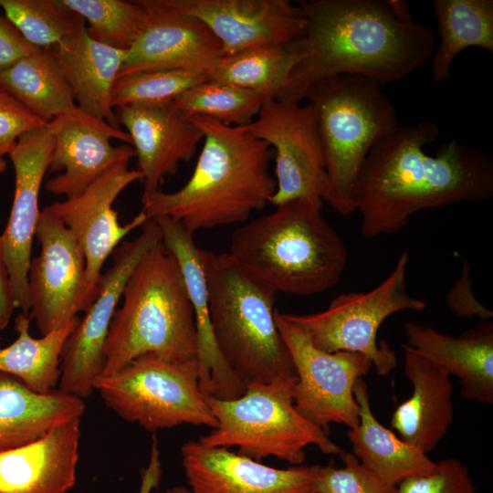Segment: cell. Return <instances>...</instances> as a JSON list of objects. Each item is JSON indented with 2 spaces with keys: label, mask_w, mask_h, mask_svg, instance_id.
<instances>
[{
  "label": "cell",
  "mask_w": 493,
  "mask_h": 493,
  "mask_svg": "<svg viewBox=\"0 0 493 493\" xmlns=\"http://www.w3.org/2000/svg\"><path fill=\"white\" fill-rule=\"evenodd\" d=\"M201 20L222 46L224 56L266 46H288L301 37L306 16L288 0H162Z\"/></svg>",
  "instance_id": "cell-17"
},
{
  "label": "cell",
  "mask_w": 493,
  "mask_h": 493,
  "mask_svg": "<svg viewBox=\"0 0 493 493\" xmlns=\"http://www.w3.org/2000/svg\"><path fill=\"white\" fill-rule=\"evenodd\" d=\"M30 320L29 315L23 312L16 317L17 337L10 345L0 349V372L20 379L37 393H47L58 383L61 351L79 318H72L40 338L30 335Z\"/></svg>",
  "instance_id": "cell-31"
},
{
  "label": "cell",
  "mask_w": 493,
  "mask_h": 493,
  "mask_svg": "<svg viewBox=\"0 0 493 493\" xmlns=\"http://www.w3.org/2000/svg\"><path fill=\"white\" fill-rule=\"evenodd\" d=\"M94 390L119 416L147 431L184 424L217 425L200 386L198 360L172 362L142 355L115 373L100 376Z\"/></svg>",
  "instance_id": "cell-9"
},
{
  "label": "cell",
  "mask_w": 493,
  "mask_h": 493,
  "mask_svg": "<svg viewBox=\"0 0 493 493\" xmlns=\"http://www.w3.org/2000/svg\"><path fill=\"white\" fill-rule=\"evenodd\" d=\"M297 40L288 46L259 47L223 56L205 73L206 78L256 92L265 100L276 99L302 58Z\"/></svg>",
  "instance_id": "cell-32"
},
{
  "label": "cell",
  "mask_w": 493,
  "mask_h": 493,
  "mask_svg": "<svg viewBox=\"0 0 493 493\" xmlns=\"http://www.w3.org/2000/svg\"><path fill=\"white\" fill-rule=\"evenodd\" d=\"M322 204L296 200L242 224L226 253L276 293L310 296L330 289L343 274L348 251L324 218Z\"/></svg>",
  "instance_id": "cell-4"
},
{
  "label": "cell",
  "mask_w": 493,
  "mask_h": 493,
  "mask_svg": "<svg viewBox=\"0 0 493 493\" xmlns=\"http://www.w3.org/2000/svg\"><path fill=\"white\" fill-rule=\"evenodd\" d=\"M192 493H315L320 466L276 468L231 452L189 441L181 447Z\"/></svg>",
  "instance_id": "cell-21"
},
{
  "label": "cell",
  "mask_w": 493,
  "mask_h": 493,
  "mask_svg": "<svg viewBox=\"0 0 493 493\" xmlns=\"http://www.w3.org/2000/svg\"><path fill=\"white\" fill-rule=\"evenodd\" d=\"M80 419L0 452V493H68L77 477Z\"/></svg>",
  "instance_id": "cell-23"
},
{
  "label": "cell",
  "mask_w": 493,
  "mask_h": 493,
  "mask_svg": "<svg viewBox=\"0 0 493 493\" xmlns=\"http://www.w3.org/2000/svg\"><path fill=\"white\" fill-rule=\"evenodd\" d=\"M404 331L408 346L457 378L464 399L486 404L493 403V323L490 320H481L458 337L414 322L405 323Z\"/></svg>",
  "instance_id": "cell-25"
},
{
  "label": "cell",
  "mask_w": 493,
  "mask_h": 493,
  "mask_svg": "<svg viewBox=\"0 0 493 493\" xmlns=\"http://www.w3.org/2000/svg\"><path fill=\"white\" fill-rule=\"evenodd\" d=\"M40 245L28 270L29 318L41 336L83 311L86 261L74 234L45 206L36 228Z\"/></svg>",
  "instance_id": "cell-15"
},
{
  "label": "cell",
  "mask_w": 493,
  "mask_h": 493,
  "mask_svg": "<svg viewBox=\"0 0 493 493\" xmlns=\"http://www.w3.org/2000/svg\"><path fill=\"white\" fill-rule=\"evenodd\" d=\"M275 317L295 367L292 395L296 409L328 434L333 423L355 427L359 405L353 387L372 367L370 359L353 351L320 350L285 313L276 309Z\"/></svg>",
  "instance_id": "cell-11"
},
{
  "label": "cell",
  "mask_w": 493,
  "mask_h": 493,
  "mask_svg": "<svg viewBox=\"0 0 493 493\" xmlns=\"http://www.w3.org/2000/svg\"><path fill=\"white\" fill-rule=\"evenodd\" d=\"M353 393L359 405V424L349 429L347 436L352 446V454L362 465L395 486L406 478L435 472L436 462L375 418L362 377L356 381Z\"/></svg>",
  "instance_id": "cell-28"
},
{
  "label": "cell",
  "mask_w": 493,
  "mask_h": 493,
  "mask_svg": "<svg viewBox=\"0 0 493 493\" xmlns=\"http://www.w3.org/2000/svg\"><path fill=\"white\" fill-rule=\"evenodd\" d=\"M141 1L147 11L146 24L127 50L118 78L146 70L205 74L224 56L218 39L198 18L177 12L162 0Z\"/></svg>",
  "instance_id": "cell-19"
},
{
  "label": "cell",
  "mask_w": 493,
  "mask_h": 493,
  "mask_svg": "<svg viewBox=\"0 0 493 493\" xmlns=\"http://www.w3.org/2000/svg\"><path fill=\"white\" fill-rule=\"evenodd\" d=\"M432 5L440 43L430 58L431 76L443 82L464 49L477 47L493 53V1L434 0Z\"/></svg>",
  "instance_id": "cell-30"
},
{
  "label": "cell",
  "mask_w": 493,
  "mask_h": 493,
  "mask_svg": "<svg viewBox=\"0 0 493 493\" xmlns=\"http://www.w3.org/2000/svg\"><path fill=\"white\" fill-rule=\"evenodd\" d=\"M83 399L60 390L39 393L0 372V452L26 445L52 428L80 419Z\"/></svg>",
  "instance_id": "cell-27"
},
{
  "label": "cell",
  "mask_w": 493,
  "mask_h": 493,
  "mask_svg": "<svg viewBox=\"0 0 493 493\" xmlns=\"http://www.w3.org/2000/svg\"><path fill=\"white\" fill-rule=\"evenodd\" d=\"M408 263L409 253L404 249L389 276L370 291L341 293L319 312L285 314L306 331L318 349L361 353L370 359L378 375L385 376L396 366L397 357L386 341L378 343L380 326L396 312L426 308L425 300L407 292Z\"/></svg>",
  "instance_id": "cell-10"
},
{
  "label": "cell",
  "mask_w": 493,
  "mask_h": 493,
  "mask_svg": "<svg viewBox=\"0 0 493 493\" xmlns=\"http://www.w3.org/2000/svg\"><path fill=\"white\" fill-rule=\"evenodd\" d=\"M163 493H192L191 490L184 486H175L166 489Z\"/></svg>",
  "instance_id": "cell-43"
},
{
  "label": "cell",
  "mask_w": 493,
  "mask_h": 493,
  "mask_svg": "<svg viewBox=\"0 0 493 493\" xmlns=\"http://www.w3.org/2000/svg\"><path fill=\"white\" fill-rule=\"evenodd\" d=\"M114 113L131 137L146 194L159 191L163 179L189 162L203 141L196 125L171 103L121 106Z\"/></svg>",
  "instance_id": "cell-22"
},
{
  "label": "cell",
  "mask_w": 493,
  "mask_h": 493,
  "mask_svg": "<svg viewBox=\"0 0 493 493\" xmlns=\"http://www.w3.org/2000/svg\"><path fill=\"white\" fill-rule=\"evenodd\" d=\"M403 347L404 373L413 393L394 410L391 426L401 439L427 455L453 423V384L450 375L433 361L407 344Z\"/></svg>",
  "instance_id": "cell-24"
},
{
  "label": "cell",
  "mask_w": 493,
  "mask_h": 493,
  "mask_svg": "<svg viewBox=\"0 0 493 493\" xmlns=\"http://www.w3.org/2000/svg\"><path fill=\"white\" fill-rule=\"evenodd\" d=\"M37 48L28 43L5 16L0 15V72Z\"/></svg>",
  "instance_id": "cell-41"
},
{
  "label": "cell",
  "mask_w": 493,
  "mask_h": 493,
  "mask_svg": "<svg viewBox=\"0 0 493 493\" xmlns=\"http://www.w3.org/2000/svg\"><path fill=\"white\" fill-rule=\"evenodd\" d=\"M429 121L398 126L370 150L356 178L352 200L366 238L393 235L421 210L493 196V161L456 139L435 155L425 146L438 137Z\"/></svg>",
  "instance_id": "cell-1"
},
{
  "label": "cell",
  "mask_w": 493,
  "mask_h": 493,
  "mask_svg": "<svg viewBox=\"0 0 493 493\" xmlns=\"http://www.w3.org/2000/svg\"><path fill=\"white\" fill-rule=\"evenodd\" d=\"M52 49L77 107L113 127L121 128L110 97L127 51L91 38L87 33L86 23Z\"/></svg>",
  "instance_id": "cell-26"
},
{
  "label": "cell",
  "mask_w": 493,
  "mask_h": 493,
  "mask_svg": "<svg viewBox=\"0 0 493 493\" xmlns=\"http://www.w3.org/2000/svg\"><path fill=\"white\" fill-rule=\"evenodd\" d=\"M112 318L101 376L153 354L172 362L197 360L194 315L179 266L162 239L131 273Z\"/></svg>",
  "instance_id": "cell-5"
},
{
  "label": "cell",
  "mask_w": 493,
  "mask_h": 493,
  "mask_svg": "<svg viewBox=\"0 0 493 493\" xmlns=\"http://www.w3.org/2000/svg\"><path fill=\"white\" fill-rule=\"evenodd\" d=\"M84 19L88 35L110 47L127 51L142 31L147 11L141 0H63Z\"/></svg>",
  "instance_id": "cell-34"
},
{
  "label": "cell",
  "mask_w": 493,
  "mask_h": 493,
  "mask_svg": "<svg viewBox=\"0 0 493 493\" xmlns=\"http://www.w3.org/2000/svg\"><path fill=\"white\" fill-rule=\"evenodd\" d=\"M54 148L50 122L21 135L8 154L15 170V192L9 218L1 235L16 309L28 314V270L40 215L38 199Z\"/></svg>",
  "instance_id": "cell-16"
},
{
  "label": "cell",
  "mask_w": 493,
  "mask_h": 493,
  "mask_svg": "<svg viewBox=\"0 0 493 493\" xmlns=\"http://www.w3.org/2000/svg\"><path fill=\"white\" fill-rule=\"evenodd\" d=\"M446 303L450 310L461 317H477L481 320L492 319L493 312L475 298L470 278V266L464 262L461 274L447 293Z\"/></svg>",
  "instance_id": "cell-40"
},
{
  "label": "cell",
  "mask_w": 493,
  "mask_h": 493,
  "mask_svg": "<svg viewBox=\"0 0 493 493\" xmlns=\"http://www.w3.org/2000/svg\"><path fill=\"white\" fill-rule=\"evenodd\" d=\"M165 248L175 258L193 307L197 339L200 386L206 396L234 400L246 383L227 364L216 344L209 314L206 250L200 248L181 222L169 217L154 218Z\"/></svg>",
  "instance_id": "cell-20"
},
{
  "label": "cell",
  "mask_w": 493,
  "mask_h": 493,
  "mask_svg": "<svg viewBox=\"0 0 493 493\" xmlns=\"http://www.w3.org/2000/svg\"><path fill=\"white\" fill-rule=\"evenodd\" d=\"M131 158L111 164L81 194L49 205V208L74 234L86 261L83 311L93 302L101 278V269L122 239L148 217L141 210L129 223L121 225L113 204L130 184L142 181L137 169H130Z\"/></svg>",
  "instance_id": "cell-14"
},
{
  "label": "cell",
  "mask_w": 493,
  "mask_h": 493,
  "mask_svg": "<svg viewBox=\"0 0 493 493\" xmlns=\"http://www.w3.org/2000/svg\"><path fill=\"white\" fill-rule=\"evenodd\" d=\"M315 111L328 178L326 201L336 212L355 211L353 187L372 147L398 126L394 105L377 82L341 74L306 92Z\"/></svg>",
  "instance_id": "cell-7"
},
{
  "label": "cell",
  "mask_w": 493,
  "mask_h": 493,
  "mask_svg": "<svg viewBox=\"0 0 493 493\" xmlns=\"http://www.w3.org/2000/svg\"><path fill=\"white\" fill-rule=\"evenodd\" d=\"M299 5L307 21L297 40L303 56L279 100L300 103L314 83L341 74L383 87L421 68L436 47L428 26L398 17L389 0H310Z\"/></svg>",
  "instance_id": "cell-2"
},
{
  "label": "cell",
  "mask_w": 493,
  "mask_h": 493,
  "mask_svg": "<svg viewBox=\"0 0 493 493\" xmlns=\"http://www.w3.org/2000/svg\"><path fill=\"white\" fill-rule=\"evenodd\" d=\"M206 75L187 70H146L118 78L112 87L113 109L128 105L169 104L186 89L206 80Z\"/></svg>",
  "instance_id": "cell-36"
},
{
  "label": "cell",
  "mask_w": 493,
  "mask_h": 493,
  "mask_svg": "<svg viewBox=\"0 0 493 493\" xmlns=\"http://www.w3.org/2000/svg\"><path fill=\"white\" fill-rule=\"evenodd\" d=\"M190 120L203 134V147L188 181L177 191L142 195L148 219L169 216L192 235L245 223L261 210L276 190L269 172L273 152L242 127L204 116Z\"/></svg>",
  "instance_id": "cell-3"
},
{
  "label": "cell",
  "mask_w": 493,
  "mask_h": 493,
  "mask_svg": "<svg viewBox=\"0 0 493 493\" xmlns=\"http://www.w3.org/2000/svg\"><path fill=\"white\" fill-rule=\"evenodd\" d=\"M0 91H4V90L0 88Z\"/></svg>",
  "instance_id": "cell-45"
},
{
  "label": "cell",
  "mask_w": 493,
  "mask_h": 493,
  "mask_svg": "<svg viewBox=\"0 0 493 493\" xmlns=\"http://www.w3.org/2000/svg\"><path fill=\"white\" fill-rule=\"evenodd\" d=\"M209 314L218 349L246 383L296 376L276 322V292L226 253L206 251Z\"/></svg>",
  "instance_id": "cell-6"
},
{
  "label": "cell",
  "mask_w": 493,
  "mask_h": 493,
  "mask_svg": "<svg viewBox=\"0 0 493 493\" xmlns=\"http://www.w3.org/2000/svg\"><path fill=\"white\" fill-rule=\"evenodd\" d=\"M397 488L399 493H476L467 467L455 457L439 460L432 474L406 478Z\"/></svg>",
  "instance_id": "cell-38"
},
{
  "label": "cell",
  "mask_w": 493,
  "mask_h": 493,
  "mask_svg": "<svg viewBox=\"0 0 493 493\" xmlns=\"http://www.w3.org/2000/svg\"><path fill=\"white\" fill-rule=\"evenodd\" d=\"M54 148L46 189L66 198L79 195L111 164L135 157L129 133L77 106L49 121Z\"/></svg>",
  "instance_id": "cell-18"
},
{
  "label": "cell",
  "mask_w": 493,
  "mask_h": 493,
  "mask_svg": "<svg viewBox=\"0 0 493 493\" xmlns=\"http://www.w3.org/2000/svg\"><path fill=\"white\" fill-rule=\"evenodd\" d=\"M132 240L113 251L111 267L101 275L97 295L65 341L60 355V391L84 399L95 390L104 369V347L125 284L140 260L162 239L154 219H148Z\"/></svg>",
  "instance_id": "cell-13"
},
{
  "label": "cell",
  "mask_w": 493,
  "mask_h": 493,
  "mask_svg": "<svg viewBox=\"0 0 493 493\" xmlns=\"http://www.w3.org/2000/svg\"><path fill=\"white\" fill-rule=\"evenodd\" d=\"M0 88L46 122L77 106L52 48H37L0 72Z\"/></svg>",
  "instance_id": "cell-29"
},
{
  "label": "cell",
  "mask_w": 493,
  "mask_h": 493,
  "mask_svg": "<svg viewBox=\"0 0 493 493\" xmlns=\"http://www.w3.org/2000/svg\"><path fill=\"white\" fill-rule=\"evenodd\" d=\"M341 467L320 466L315 493H399L395 485L380 478L349 451L341 450Z\"/></svg>",
  "instance_id": "cell-37"
},
{
  "label": "cell",
  "mask_w": 493,
  "mask_h": 493,
  "mask_svg": "<svg viewBox=\"0 0 493 493\" xmlns=\"http://www.w3.org/2000/svg\"><path fill=\"white\" fill-rule=\"evenodd\" d=\"M5 16L38 48H53L85 23L63 0H0Z\"/></svg>",
  "instance_id": "cell-35"
},
{
  "label": "cell",
  "mask_w": 493,
  "mask_h": 493,
  "mask_svg": "<svg viewBox=\"0 0 493 493\" xmlns=\"http://www.w3.org/2000/svg\"><path fill=\"white\" fill-rule=\"evenodd\" d=\"M47 123L11 95L0 91V156L9 154L21 135Z\"/></svg>",
  "instance_id": "cell-39"
},
{
  "label": "cell",
  "mask_w": 493,
  "mask_h": 493,
  "mask_svg": "<svg viewBox=\"0 0 493 493\" xmlns=\"http://www.w3.org/2000/svg\"><path fill=\"white\" fill-rule=\"evenodd\" d=\"M15 309L13 288L0 236V330L8 325Z\"/></svg>",
  "instance_id": "cell-42"
},
{
  "label": "cell",
  "mask_w": 493,
  "mask_h": 493,
  "mask_svg": "<svg viewBox=\"0 0 493 493\" xmlns=\"http://www.w3.org/2000/svg\"><path fill=\"white\" fill-rule=\"evenodd\" d=\"M296 376L268 383H248L234 400L206 396L217 425L197 440L208 447H236L237 453L260 461L268 456L302 465L305 448L316 446L326 455L341 447L329 434L302 416L293 402Z\"/></svg>",
  "instance_id": "cell-8"
},
{
  "label": "cell",
  "mask_w": 493,
  "mask_h": 493,
  "mask_svg": "<svg viewBox=\"0 0 493 493\" xmlns=\"http://www.w3.org/2000/svg\"><path fill=\"white\" fill-rule=\"evenodd\" d=\"M6 161L4 157L0 156V174L3 173L6 169Z\"/></svg>",
  "instance_id": "cell-44"
},
{
  "label": "cell",
  "mask_w": 493,
  "mask_h": 493,
  "mask_svg": "<svg viewBox=\"0 0 493 493\" xmlns=\"http://www.w3.org/2000/svg\"><path fill=\"white\" fill-rule=\"evenodd\" d=\"M264 101L256 92L206 79L184 91L171 104L188 118L204 116L228 126L245 127L255 120Z\"/></svg>",
  "instance_id": "cell-33"
},
{
  "label": "cell",
  "mask_w": 493,
  "mask_h": 493,
  "mask_svg": "<svg viewBox=\"0 0 493 493\" xmlns=\"http://www.w3.org/2000/svg\"><path fill=\"white\" fill-rule=\"evenodd\" d=\"M242 128L273 152L276 190L270 204L323 203L328 178L316 115L309 103L266 100L255 120Z\"/></svg>",
  "instance_id": "cell-12"
}]
</instances>
